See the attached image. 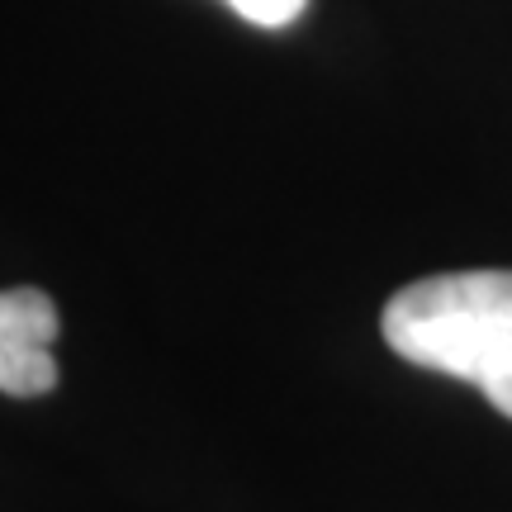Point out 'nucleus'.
Here are the masks:
<instances>
[{"label":"nucleus","instance_id":"obj_1","mask_svg":"<svg viewBox=\"0 0 512 512\" xmlns=\"http://www.w3.org/2000/svg\"><path fill=\"white\" fill-rule=\"evenodd\" d=\"M389 351L475 384L512 418V271H446L403 285L380 313Z\"/></svg>","mask_w":512,"mask_h":512},{"label":"nucleus","instance_id":"obj_2","mask_svg":"<svg viewBox=\"0 0 512 512\" xmlns=\"http://www.w3.org/2000/svg\"><path fill=\"white\" fill-rule=\"evenodd\" d=\"M57 304L53 294L34 285L0 290V394L10 399H38L57 389Z\"/></svg>","mask_w":512,"mask_h":512},{"label":"nucleus","instance_id":"obj_3","mask_svg":"<svg viewBox=\"0 0 512 512\" xmlns=\"http://www.w3.org/2000/svg\"><path fill=\"white\" fill-rule=\"evenodd\" d=\"M228 5L247 24H256V29H285V24H294V19L304 15L309 0H228Z\"/></svg>","mask_w":512,"mask_h":512}]
</instances>
